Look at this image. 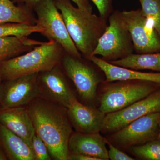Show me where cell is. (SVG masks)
Returning a JSON list of instances; mask_svg holds the SVG:
<instances>
[{"instance_id":"obj_1","label":"cell","mask_w":160,"mask_h":160,"mask_svg":"<svg viewBox=\"0 0 160 160\" xmlns=\"http://www.w3.org/2000/svg\"><path fill=\"white\" fill-rule=\"evenodd\" d=\"M27 108L36 133L46 144L52 158L69 160V141L73 131L67 108L42 97Z\"/></svg>"},{"instance_id":"obj_2","label":"cell","mask_w":160,"mask_h":160,"mask_svg":"<svg viewBox=\"0 0 160 160\" xmlns=\"http://www.w3.org/2000/svg\"><path fill=\"white\" fill-rule=\"evenodd\" d=\"M70 0H54L62 16L72 40L82 56L87 59L92 55L105 31L107 20L75 7Z\"/></svg>"},{"instance_id":"obj_3","label":"cell","mask_w":160,"mask_h":160,"mask_svg":"<svg viewBox=\"0 0 160 160\" xmlns=\"http://www.w3.org/2000/svg\"><path fill=\"white\" fill-rule=\"evenodd\" d=\"M66 53L58 43L53 40L36 46L26 53L0 63L2 81L22 76L39 73L59 66Z\"/></svg>"},{"instance_id":"obj_4","label":"cell","mask_w":160,"mask_h":160,"mask_svg":"<svg viewBox=\"0 0 160 160\" xmlns=\"http://www.w3.org/2000/svg\"><path fill=\"white\" fill-rule=\"evenodd\" d=\"M99 98V109L106 114L119 111L146 98L160 86L139 80L105 82Z\"/></svg>"},{"instance_id":"obj_5","label":"cell","mask_w":160,"mask_h":160,"mask_svg":"<svg viewBox=\"0 0 160 160\" xmlns=\"http://www.w3.org/2000/svg\"><path fill=\"white\" fill-rule=\"evenodd\" d=\"M134 51L131 35L122 12H113L109 16V25L92 55L101 56V58L109 62L124 58Z\"/></svg>"},{"instance_id":"obj_6","label":"cell","mask_w":160,"mask_h":160,"mask_svg":"<svg viewBox=\"0 0 160 160\" xmlns=\"http://www.w3.org/2000/svg\"><path fill=\"white\" fill-rule=\"evenodd\" d=\"M33 9L36 14V25L43 29L41 34L49 41L58 43L67 54L82 57L69 35L54 0H41L34 5Z\"/></svg>"},{"instance_id":"obj_7","label":"cell","mask_w":160,"mask_h":160,"mask_svg":"<svg viewBox=\"0 0 160 160\" xmlns=\"http://www.w3.org/2000/svg\"><path fill=\"white\" fill-rule=\"evenodd\" d=\"M160 112L146 115L112 133L107 141L116 147L129 149L157 138Z\"/></svg>"},{"instance_id":"obj_8","label":"cell","mask_w":160,"mask_h":160,"mask_svg":"<svg viewBox=\"0 0 160 160\" xmlns=\"http://www.w3.org/2000/svg\"><path fill=\"white\" fill-rule=\"evenodd\" d=\"M61 64L82 100L86 103L94 101L97 96L98 87L102 82L95 69L83 61L82 58L75 57L66 52Z\"/></svg>"},{"instance_id":"obj_9","label":"cell","mask_w":160,"mask_h":160,"mask_svg":"<svg viewBox=\"0 0 160 160\" xmlns=\"http://www.w3.org/2000/svg\"><path fill=\"white\" fill-rule=\"evenodd\" d=\"M41 96L38 73L2 81L0 84V108L27 106Z\"/></svg>"},{"instance_id":"obj_10","label":"cell","mask_w":160,"mask_h":160,"mask_svg":"<svg viewBox=\"0 0 160 160\" xmlns=\"http://www.w3.org/2000/svg\"><path fill=\"white\" fill-rule=\"evenodd\" d=\"M137 53L160 52V38L142 9L122 12Z\"/></svg>"},{"instance_id":"obj_11","label":"cell","mask_w":160,"mask_h":160,"mask_svg":"<svg viewBox=\"0 0 160 160\" xmlns=\"http://www.w3.org/2000/svg\"><path fill=\"white\" fill-rule=\"evenodd\" d=\"M160 112V89L119 111L106 114L102 132L112 133L146 115Z\"/></svg>"},{"instance_id":"obj_12","label":"cell","mask_w":160,"mask_h":160,"mask_svg":"<svg viewBox=\"0 0 160 160\" xmlns=\"http://www.w3.org/2000/svg\"><path fill=\"white\" fill-rule=\"evenodd\" d=\"M59 66L38 73L41 97L67 108L75 96Z\"/></svg>"},{"instance_id":"obj_13","label":"cell","mask_w":160,"mask_h":160,"mask_svg":"<svg viewBox=\"0 0 160 160\" xmlns=\"http://www.w3.org/2000/svg\"><path fill=\"white\" fill-rule=\"evenodd\" d=\"M67 109L69 121L75 131L85 133L102 131L106 114L99 109L84 105L74 97Z\"/></svg>"},{"instance_id":"obj_14","label":"cell","mask_w":160,"mask_h":160,"mask_svg":"<svg viewBox=\"0 0 160 160\" xmlns=\"http://www.w3.org/2000/svg\"><path fill=\"white\" fill-rule=\"evenodd\" d=\"M0 123L32 146L36 132L27 107L0 108Z\"/></svg>"},{"instance_id":"obj_15","label":"cell","mask_w":160,"mask_h":160,"mask_svg":"<svg viewBox=\"0 0 160 160\" xmlns=\"http://www.w3.org/2000/svg\"><path fill=\"white\" fill-rule=\"evenodd\" d=\"M106 144L107 139L100 132L85 133L73 132L69 141V152L70 154L86 155L100 160H109Z\"/></svg>"},{"instance_id":"obj_16","label":"cell","mask_w":160,"mask_h":160,"mask_svg":"<svg viewBox=\"0 0 160 160\" xmlns=\"http://www.w3.org/2000/svg\"><path fill=\"white\" fill-rule=\"evenodd\" d=\"M99 68L105 76V82L125 80H139L157 84L160 86V72H142L116 66L97 56L92 55L87 59Z\"/></svg>"},{"instance_id":"obj_17","label":"cell","mask_w":160,"mask_h":160,"mask_svg":"<svg viewBox=\"0 0 160 160\" xmlns=\"http://www.w3.org/2000/svg\"><path fill=\"white\" fill-rule=\"evenodd\" d=\"M0 146L8 160H35L32 146L1 123Z\"/></svg>"},{"instance_id":"obj_18","label":"cell","mask_w":160,"mask_h":160,"mask_svg":"<svg viewBox=\"0 0 160 160\" xmlns=\"http://www.w3.org/2000/svg\"><path fill=\"white\" fill-rule=\"evenodd\" d=\"M36 16L32 8L12 0H0V25L9 23L36 25Z\"/></svg>"},{"instance_id":"obj_19","label":"cell","mask_w":160,"mask_h":160,"mask_svg":"<svg viewBox=\"0 0 160 160\" xmlns=\"http://www.w3.org/2000/svg\"><path fill=\"white\" fill-rule=\"evenodd\" d=\"M43 43L28 37L0 38V63L28 52Z\"/></svg>"},{"instance_id":"obj_20","label":"cell","mask_w":160,"mask_h":160,"mask_svg":"<svg viewBox=\"0 0 160 160\" xmlns=\"http://www.w3.org/2000/svg\"><path fill=\"white\" fill-rule=\"evenodd\" d=\"M109 62L133 70H151L160 72V52L132 53L122 59Z\"/></svg>"},{"instance_id":"obj_21","label":"cell","mask_w":160,"mask_h":160,"mask_svg":"<svg viewBox=\"0 0 160 160\" xmlns=\"http://www.w3.org/2000/svg\"><path fill=\"white\" fill-rule=\"evenodd\" d=\"M43 31L42 28L37 25H29L16 23L0 25V38L9 36L28 37L35 32L41 33Z\"/></svg>"},{"instance_id":"obj_22","label":"cell","mask_w":160,"mask_h":160,"mask_svg":"<svg viewBox=\"0 0 160 160\" xmlns=\"http://www.w3.org/2000/svg\"><path fill=\"white\" fill-rule=\"evenodd\" d=\"M136 157L146 160H160V138L155 139L141 146L128 149Z\"/></svg>"},{"instance_id":"obj_23","label":"cell","mask_w":160,"mask_h":160,"mask_svg":"<svg viewBox=\"0 0 160 160\" xmlns=\"http://www.w3.org/2000/svg\"><path fill=\"white\" fill-rule=\"evenodd\" d=\"M143 13L152 23L160 38V0H138Z\"/></svg>"},{"instance_id":"obj_24","label":"cell","mask_w":160,"mask_h":160,"mask_svg":"<svg viewBox=\"0 0 160 160\" xmlns=\"http://www.w3.org/2000/svg\"><path fill=\"white\" fill-rule=\"evenodd\" d=\"M31 146L34 152L35 160L52 159L46 144L36 133L32 138Z\"/></svg>"},{"instance_id":"obj_25","label":"cell","mask_w":160,"mask_h":160,"mask_svg":"<svg viewBox=\"0 0 160 160\" xmlns=\"http://www.w3.org/2000/svg\"><path fill=\"white\" fill-rule=\"evenodd\" d=\"M41 0H12L15 4H24L33 9V7ZM77 5L78 7L83 10L92 12V7L88 0H70Z\"/></svg>"},{"instance_id":"obj_26","label":"cell","mask_w":160,"mask_h":160,"mask_svg":"<svg viewBox=\"0 0 160 160\" xmlns=\"http://www.w3.org/2000/svg\"><path fill=\"white\" fill-rule=\"evenodd\" d=\"M97 7L100 16L107 20L112 10V0H90Z\"/></svg>"},{"instance_id":"obj_27","label":"cell","mask_w":160,"mask_h":160,"mask_svg":"<svg viewBox=\"0 0 160 160\" xmlns=\"http://www.w3.org/2000/svg\"><path fill=\"white\" fill-rule=\"evenodd\" d=\"M107 144L109 146L108 155L109 159L111 160H133L134 158L132 157L124 152L121 151L117 147L109 142L107 140Z\"/></svg>"},{"instance_id":"obj_28","label":"cell","mask_w":160,"mask_h":160,"mask_svg":"<svg viewBox=\"0 0 160 160\" xmlns=\"http://www.w3.org/2000/svg\"><path fill=\"white\" fill-rule=\"evenodd\" d=\"M69 160H100L98 158L86 155L70 153Z\"/></svg>"},{"instance_id":"obj_29","label":"cell","mask_w":160,"mask_h":160,"mask_svg":"<svg viewBox=\"0 0 160 160\" xmlns=\"http://www.w3.org/2000/svg\"><path fill=\"white\" fill-rule=\"evenodd\" d=\"M8 160L7 156L2 147L0 146V160Z\"/></svg>"},{"instance_id":"obj_30","label":"cell","mask_w":160,"mask_h":160,"mask_svg":"<svg viewBox=\"0 0 160 160\" xmlns=\"http://www.w3.org/2000/svg\"><path fill=\"white\" fill-rule=\"evenodd\" d=\"M159 130L158 135V138H160V120L159 123Z\"/></svg>"},{"instance_id":"obj_31","label":"cell","mask_w":160,"mask_h":160,"mask_svg":"<svg viewBox=\"0 0 160 160\" xmlns=\"http://www.w3.org/2000/svg\"><path fill=\"white\" fill-rule=\"evenodd\" d=\"M2 79H1V75H0V84H1V82H2Z\"/></svg>"}]
</instances>
